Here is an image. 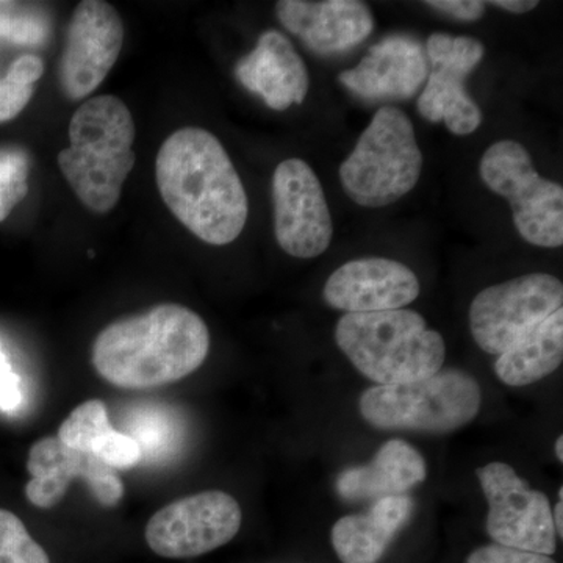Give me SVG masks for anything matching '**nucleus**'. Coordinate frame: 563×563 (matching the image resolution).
Instances as JSON below:
<instances>
[{
    "mask_svg": "<svg viewBox=\"0 0 563 563\" xmlns=\"http://www.w3.org/2000/svg\"><path fill=\"white\" fill-rule=\"evenodd\" d=\"M155 177L163 202L192 235L213 246L242 235L250 214L246 191L213 133L174 132L158 151Z\"/></svg>",
    "mask_w": 563,
    "mask_h": 563,
    "instance_id": "nucleus-1",
    "label": "nucleus"
},
{
    "mask_svg": "<svg viewBox=\"0 0 563 563\" xmlns=\"http://www.w3.org/2000/svg\"><path fill=\"white\" fill-rule=\"evenodd\" d=\"M43 73V62L35 55H24L10 66L7 76L0 79V124L16 118L31 102Z\"/></svg>",
    "mask_w": 563,
    "mask_h": 563,
    "instance_id": "nucleus-23",
    "label": "nucleus"
},
{
    "mask_svg": "<svg viewBox=\"0 0 563 563\" xmlns=\"http://www.w3.org/2000/svg\"><path fill=\"white\" fill-rule=\"evenodd\" d=\"M428 476L424 459L404 440H388L373 461L344 470L336 477V492L344 501H377L399 496L421 484Z\"/></svg>",
    "mask_w": 563,
    "mask_h": 563,
    "instance_id": "nucleus-19",
    "label": "nucleus"
},
{
    "mask_svg": "<svg viewBox=\"0 0 563 563\" xmlns=\"http://www.w3.org/2000/svg\"><path fill=\"white\" fill-rule=\"evenodd\" d=\"M484 44L472 36L432 33L428 38V57L432 68H446L470 74L483 62Z\"/></svg>",
    "mask_w": 563,
    "mask_h": 563,
    "instance_id": "nucleus-25",
    "label": "nucleus"
},
{
    "mask_svg": "<svg viewBox=\"0 0 563 563\" xmlns=\"http://www.w3.org/2000/svg\"><path fill=\"white\" fill-rule=\"evenodd\" d=\"M0 563H51L27 528L9 510L0 509Z\"/></svg>",
    "mask_w": 563,
    "mask_h": 563,
    "instance_id": "nucleus-26",
    "label": "nucleus"
},
{
    "mask_svg": "<svg viewBox=\"0 0 563 563\" xmlns=\"http://www.w3.org/2000/svg\"><path fill=\"white\" fill-rule=\"evenodd\" d=\"M27 472L31 481L25 496L40 509H52L65 498L69 483L80 477L103 507H114L124 496V485L117 470L92 454L74 450L58 437H44L29 451Z\"/></svg>",
    "mask_w": 563,
    "mask_h": 563,
    "instance_id": "nucleus-13",
    "label": "nucleus"
},
{
    "mask_svg": "<svg viewBox=\"0 0 563 563\" xmlns=\"http://www.w3.org/2000/svg\"><path fill=\"white\" fill-rule=\"evenodd\" d=\"M135 122L117 96H96L81 103L69 122V147L58 166L69 187L95 213H109L135 166Z\"/></svg>",
    "mask_w": 563,
    "mask_h": 563,
    "instance_id": "nucleus-3",
    "label": "nucleus"
},
{
    "mask_svg": "<svg viewBox=\"0 0 563 563\" xmlns=\"http://www.w3.org/2000/svg\"><path fill=\"white\" fill-rule=\"evenodd\" d=\"M417 274L390 258L368 257L344 263L325 282L324 301L347 313L390 312L420 296Z\"/></svg>",
    "mask_w": 563,
    "mask_h": 563,
    "instance_id": "nucleus-14",
    "label": "nucleus"
},
{
    "mask_svg": "<svg viewBox=\"0 0 563 563\" xmlns=\"http://www.w3.org/2000/svg\"><path fill=\"white\" fill-rule=\"evenodd\" d=\"M415 510L407 495L374 501L365 514L346 515L333 525L331 542L342 563H377Z\"/></svg>",
    "mask_w": 563,
    "mask_h": 563,
    "instance_id": "nucleus-18",
    "label": "nucleus"
},
{
    "mask_svg": "<svg viewBox=\"0 0 563 563\" xmlns=\"http://www.w3.org/2000/svg\"><path fill=\"white\" fill-rule=\"evenodd\" d=\"M483 391L473 376L461 369H440L417 383L369 387L358 409L377 429H409L433 433L457 431L477 417Z\"/></svg>",
    "mask_w": 563,
    "mask_h": 563,
    "instance_id": "nucleus-6",
    "label": "nucleus"
},
{
    "mask_svg": "<svg viewBox=\"0 0 563 563\" xmlns=\"http://www.w3.org/2000/svg\"><path fill=\"white\" fill-rule=\"evenodd\" d=\"M490 5L509 11V13L523 14L536 9L539 2L537 0H493Z\"/></svg>",
    "mask_w": 563,
    "mask_h": 563,
    "instance_id": "nucleus-33",
    "label": "nucleus"
},
{
    "mask_svg": "<svg viewBox=\"0 0 563 563\" xmlns=\"http://www.w3.org/2000/svg\"><path fill=\"white\" fill-rule=\"evenodd\" d=\"M242 521V507L233 496L202 492L177 499L154 514L144 537L151 550L162 558H198L231 542Z\"/></svg>",
    "mask_w": 563,
    "mask_h": 563,
    "instance_id": "nucleus-10",
    "label": "nucleus"
},
{
    "mask_svg": "<svg viewBox=\"0 0 563 563\" xmlns=\"http://www.w3.org/2000/svg\"><path fill=\"white\" fill-rule=\"evenodd\" d=\"M563 361V309L498 355L495 373L509 387H526L553 374Z\"/></svg>",
    "mask_w": 563,
    "mask_h": 563,
    "instance_id": "nucleus-20",
    "label": "nucleus"
},
{
    "mask_svg": "<svg viewBox=\"0 0 563 563\" xmlns=\"http://www.w3.org/2000/svg\"><path fill=\"white\" fill-rule=\"evenodd\" d=\"M274 232L296 258L320 257L331 246L333 222L317 174L301 158H288L273 176Z\"/></svg>",
    "mask_w": 563,
    "mask_h": 563,
    "instance_id": "nucleus-11",
    "label": "nucleus"
},
{
    "mask_svg": "<svg viewBox=\"0 0 563 563\" xmlns=\"http://www.w3.org/2000/svg\"><path fill=\"white\" fill-rule=\"evenodd\" d=\"M22 401L21 377L11 368L0 347V410L11 412Z\"/></svg>",
    "mask_w": 563,
    "mask_h": 563,
    "instance_id": "nucleus-31",
    "label": "nucleus"
},
{
    "mask_svg": "<svg viewBox=\"0 0 563 563\" xmlns=\"http://www.w3.org/2000/svg\"><path fill=\"white\" fill-rule=\"evenodd\" d=\"M209 350V328L198 313L162 303L107 325L92 343L91 362L114 387L147 390L190 376Z\"/></svg>",
    "mask_w": 563,
    "mask_h": 563,
    "instance_id": "nucleus-2",
    "label": "nucleus"
},
{
    "mask_svg": "<svg viewBox=\"0 0 563 563\" xmlns=\"http://www.w3.org/2000/svg\"><path fill=\"white\" fill-rule=\"evenodd\" d=\"M426 5L455 20L473 22L484 16L487 3L481 0H431Z\"/></svg>",
    "mask_w": 563,
    "mask_h": 563,
    "instance_id": "nucleus-32",
    "label": "nucleus"
},
{
    "mask_svg": "<svg viewBox=\"0 0 563 563\" xmlns=\"http://www.w3.org/2000/svg\"><path fill=\"white\" fill-rule=\"evenodd\" d=\"M555 455H558L559 462H563V437H559L555 442Z\"/></svg>",
    "mask_w": 563,
    "mask_h": 563,
    "instance_id": "nucleus-35",
    "label": "nucleus"
},
{
    "mask_svg": "<svg viewBox=\"0 0 563 563\" xmlns=\"http://www.w3.org/2000/svg\"><path fill=\"white\" fill-rule=\"evenodd\" d=\"M466 74L433 68L418 99V113L431 122H444L454 135H470L483 122V111L465 88Z\"/></svg>",
    "mask_w": 563,
    "mask_h": 563,
    "instance_id": "nucleus-21",
    "label": "nucleus"
},
{
    "mask_svg": "<svg viewBox=\"0 0 563 563\" xmlns=\"http://www.w3.org/2000/svg\"><path fill=\"white\" fill-rule=\"evenodd\" d=\"M128 435H131L140 444L141 454H154V450L162 451L168 443V422L157 413L140 415L133 422L132 433H128Z\"/></svg>",
    "mask_w": 563,
    "mask_h": 563,
    "instance_id": "nucleus-29",
    "label": "nucleus"
},
{
    "mask_svg": "<svg viewBox=\"0 0 563 563\" xmlns=\"http://www.w3.org/2000/svg\"><path fill=\"white\" fill-rule=\"evenodd\" d=\"M49 35V18L40 7L0 0V38L21 46H40Z\"/></svg>",
    "mask_w": 563,
    "mask_h": 563,
    "instance_id": "nucleus-24",
    "label": "nucleus"
},
{
    "mask_svg": "<svg viewBox=\"0 0 563 563\" xmlns=\"http://www.w3.org/2000/svg\"><path fill=\"white\" fill-rule=\"evenodd\" d=\"M113 470H128L139 465L143 454L140 444L128 433L111 429L96 442L91 453Z\"/></svg>",
    "mask_w": 563,
    "mask_h": 563,
    "instance_id": "nucleus-28",
    "label": "nucleus"
},
{
    "mask_svg": "<svg viewBox=\"0 0 563 563\" xmlns=\"http://www.w3.org/2000/svg\"><path fill=\"white\" fill-rule=\"evenodd\" d=\"M124 35V22L109 2L84 0L76 7L58 70L66 98L80 101L98 90L120 57Z\"/></svg>",
    "mask_w": 563,
    "mask_h": 563,
    "instance_id": "nucleus-12",
    "label": "nucleus"
},
{
    "mask_svg": "<svg viewBox=\"0 0 563 563\" xmlns=\"http://www.w3.org/2000/svg\"><path fill=\"white\" fill-rule=\"evenodd\" d=\"M111 429L113 426L107 415L106 404L101 399H90L69 413L58 428L57 437L66 446L90 454L95 443Z\"/></svg>",
    "mask_w": 563,
    "mask_h": 563,
    "instance_id": "nucleus-22",
    "label": "nucleus"
},
{
    "mask_svg": "<svg viewBox=\"0 0 563 563\" xmlns=\"http://www.w3.org/2000/svg\"><path fill=\"white\" fill-rule=\"evenodd\" d=\"M280 24L314 54L331 55L358 46L372 35V10L361 0H280Z\"/></svg>",
    "mask_w": 563,
    "mask_h": 563,
    "instance_id": "nucleus-16",
    "label": "nucleus"
},
{
    "mask_svg": "<svg viewBox=\"0 0 563 563\" xmlns=\"http://www.w3.org/2000/svg\"><path fill=\"white\" fill-rule=\"evenodd\" d=\"M335 342L357 372L380 387L428 379L446 357L443 336L407 309L344 314Z\"/></svg>",
    "mask_w": 563,
    "mask_h": 563,
    "instance_id": "nucleus-4",
    "label": "nucleus"
},
{
    "mask_svg": "<svg viewBox=\"0 0 563 563\" xmlns=\"http://www.w3.org/2000/svg\"><path fill=\"white\" fill-rule=\"evenodd\" d=\"M481 179L509 201L514 224L526 242L539 247L563 244V188L533 168L531 155L514 140L493 143L479 163Z\"/></svg>",
    "mask_w": 563,
    "mask_h": 563,
    "instance_id": "nucleus-7",
    "label": "nucleus"
},
{
    "mask_svg": "<svg viewBox=\"0 0 563 563\" xmlns=\"http://www.w3.org/2000/svg\"><path fill=\"white\" fill-rule=\"evenodd\" d=\"M563 487L559 488V501L553 509V521L559 539L563 537Z\"/></svg>",
    "mask_w": 563,
    "mask_h": 563,
    "instance_id": "nucleus-34",
    "label": "nucleus"
},
{
    "mask_svg": "<svg viewBox=\"0 0 563 563\" xmlns=\"http://www.w3.org/2000/svg\"><path fill=\"white\" fill-rule=\"evenodd\" d=\"M476 474L488 503L487 532L493 543L551 558L558 551V532L547 495L529 487L504 462L488 463Z\"/></svg>",
    "mask_w": 563,
    "mask_h": 563,
    "instance_id": "nucleus-9",
    "label": "nucleus"
},
{
    "mask_svg": "<svg viewBox=\"0 0 563 563\" xmlns=\"http://www.w3.org/2000/svg\"><path fill=\"white\" fill-rule=\"evenodd\" d=\"M562 303V282L551 274H526L492 285L481 291L470 307L474 342L487 354L501 355L561 310Z\"/></svg>",
    "mask_w": 563,
    "mask_h": 563,
    "instance_id": "nucleus-8",
    "label": "nucleus"
},
{
    "mask_svg": "<svg viewBox=\"0 0 563 563\" xmlns=\"http://www.w3.org/2000/svg\"><path fill=\"white\" fill-rule=\"evenodd\" d=\"M466 563H558L550 555L529 553L501 544H485L477 548L466 559Z\"/></svg>",
    "mask_w": 563,
    "mask_h": 563,
    "instance_id": "nucleus-30",
    "label": "nucleus"
},
{
    "mask_svg": "<svg viewBox=\"0 0 563 563\" xmlns=\"http://www.w3.org/2000/svg\"><path fill=\"white\" fill-rule=\"evenodd\" d=\"M421 169L412 121L398 107H383L340 166V180L352 201L380 209L409 195Z\"/></svg>",
    "mask_w": 563,
    "mask_h": 563,
    "instance_id": "nucleus-5",
    "label": "nucleus"
},
{
    "mask_svg": "<svg viewBox=\"0 0 563 563\" xmlns=\"http://www.w3.org/2000/svg\"><path fill=\"white\" fill-rule=\"evenodd\" d=\"M428 79V58L420 43L391 35L374 44L355 68L339 76L344 88L365 101H404L413 98Z\"/></svg>",
    "mask_w": 563,
    "mask_h": 563,
    "instance_id": "nucleus-15",
    "label": "nucleus"
},
{
    "mask_svg": "<svg viewBox=\"0 0 563 563\" xmlns=\"http://www.w3.org/2000/svg\"><path fill=\"white\" fill-rule=\"evenodd\" d=\"M235 76L247 91L277 111L306 101L310 88L306 63L290 40L277 31L261 35L255 49L236 63Z\"/></svg>",
    "mask_w": 563,
    "mask_h": 563,
    "instance_id": "nucleus-17",
    "label": "nucleus"
},
{
    "mask_svg": "<svg viewBox=\"0 0 563 563\" xmlns=\"http://www.w3.org/2000/svg\"><path fill=\"white\" fill-rule=\"evenodd\" d=\"M29 157L20 150H0V222L29 191Z\"/></svg>",
    "mask_w": 563,
    "mask_h": 563,
    "instance_id": "nucleus-27",
    "label": "nucleus"
}]
</instances>
